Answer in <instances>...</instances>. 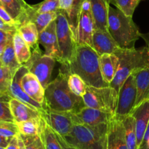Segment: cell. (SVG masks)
I'll list each match as a JSON object with an SVG mask.
<instances>
[{
    "label": "cell",
    "instance_id": "6da1fadb",
    "mask_svg": "<svg viewBox=\"0 0 149 149\" xmlns=\"http://www.w3.org/2000/svg\"><path fill=\"white\" fill-rule=\"evenodd\" d=\"M59 71L67 74H78L86 86H109L102 75L100 56L88 45H77L70 61L67 65H61Z\"/></svg>",
    "mask_w": 149,
    "mask_h": 149
},
{
    "label": "cell",
    "instance_id": "7a4b0ae2",
    "mask_svg": "<svg viewBox=\"0 0 149 149\" xmlns=\"http://www.w3.org/2000/svg\"><path fill=\"white\" fill-rule=\"evenodd\" d=\"M69 74L59 71L58 75L45 88L43 107L61 112L77 113L85 107L83 98L73 94L67 84Z\"/></svg>",
    "mask_w": 149,
    "mask_h": 149
},
{
    "label": "cell",
    "instance_id": "3957f363",
    "mask_svg": "<svg viewBox=\"0 0 149 149\" xmlns=\"http://www.w3.org/2000/svg\"><path fill=\"white\" fill-rule=\"evenodd\" d=\"M118 58V67L113 80L109 86L118 93L124 81L133 72L149 67V48H118L114 53Z\"/></svg>",
    "mask_w": 149,
    "mask_h": 149
},
{
    "label": "cell",
    "instance_id": "277c9868",
    "mask_svg": "<svg viewBox=\"0 0 149 149\" xmlns=\"http://www.w3.org/2000/svg\"><path fill=\"white\" fill-rule=\"evenodd\" d=\"M107 31L121 48H134L142 34L132 17L127 16L120 10L111 6L108 9Z\"/></svg>",
    "mask_w": 149,
    "mask_h": 149
},
{
    "label": "cell",
    "instance_id": "5b68a950",
    "mask_svg": "<svg viewBox=\"0 0 149 149\" xmlns=\"http://www.w3.org/2000/svg\"><path fill=\"white\" fill-rule=\"evenodd\" d=\"M107 124H74L70 134L62 139L76 149H104Z\"/></svg>",
    "mask_w": 149,
    "mask_h": 149
},
{
    "label": "cell",
    "instance_id": "8992f818",
    "mask_svg": "<svg viewBox=\"0 0 149 149\" xmlns=\"http://www.w3.org/2000/svg\"><path fill=\"white\" fill-rule=\"evenodd\" d=\"M83 100L86 107L97 109L115 115L118 92L110 86L94 87L86 86Z\"/></svg>",
    "mask_w": 149,
    "mask_h": 149
},
{
    "label": "cell",
    "instance_id": "52a82bcc",
    "mask_svg": "<svg viewBox=\"0 0 149 149\" xmlns=\"http://www.w3.org/2000/svg\"><path fill=\"white\" fill-rule=\"evenodd\" d=\"M56 30L61 58L60 64L67 65L71 60L77 44L74 40V34L70 25L68 15L67 13L61 10L57 11Z\"/></svg>",
    "mask_w": 149,
    "mask_h": 149
},
{
    "label": "cell",
    "instance_id": "ba28073f",
    "mask_svg": "<svg viewBox=\"0 0 149 149\" xmlns=\"http://www.w3.org/2000/svg\"><path fill=\"white\" fill-rule=\"evenodd\" d=\"M56 60L52 57L42 54L40 47L32 50L31 58L24 65L28 72L37 77L44 88L51 82V78L55 66Z\"/></svg>",
    "mask_w": 149,
    "mask_h": 149
},
{
    "label": "cell",
    "instance_id": "9c48e42d",
    "mask_svg": "<svg viewBox=\"0 0 149 149\" xmlns=\"http://www.w3.org/2000/svg\"><path fill=\"white\" fill-rule=\"evenodd\" d=\"M137 96L135 79L132 74L127 78L118 93V102L115 112L117 118H122L130 115L134 107Z\"/></svg>",
    "mask_w": 149,
    "mask_h": 149
},
{
    "label": "cell",
    "instance_id": "30bf717a",
    "mask_svg": "<svg viewBox=\"0 0 149 149\" xmlns=\"http://www.w3.org/2000/svg\"><path fill=\"white\" fill-rule=\"evenodd\" d=\"M94 29L95 25L91 12L89 0H85L80 13L76 31L74 33V39L77 45H88L91 47L92 34Z\"/></svg>",
    "mask_w": 149,
    "mask_h": 149
},
{
    "label": "cell",
    "instance_id": "8fae6325",
    "mask_svg": "<svg viewBox=\"0 0 149 149\" xmlns=\"http://www.w3.org/2000/svg\"><path fill=\"white\" fill-rule=\"evenodd\" d=\"M41 116L56 134L64 137L70 133L74 125L72 118V113L61 112L43 107Z\"/></svg>",
    "mask_w": 149,
    "mask_h": 149
},
{
    "label": "cell",
    "instance_id": "7c38bea8",
    "mask_svg": "<svg viewBox=\"0 0 149 149\" xmlns=\"http://www.w3.org/2000/svg\"><path fill=\"white\" fill-rule=\"evenodd\" d=\"M115 115L97 109L85 106L77 113H72V118L74 124H88L97 125L108 124Z\"/></svg>",
    "mask_w": 149,
    "mask_h": 149
},
{
    "label": "cell",
    "instance_id": "4fadbf2b",
    "mask_svg": "<svg viewBox=\"0 0 149 149\" xmlns=\"http://www.w3.org/2000/svg\"><path fill=\"white\" fill-rule=\"evenodd\" d=\"M104 149H128L121 120L113 117L107 124Z\"/></svg>",
    "mask_w": 149,
    "mask_h": 149
},
{
    "label": "cell",
    "instance_id": "5bb4252c",
    "mask_svg": "<svg viewBox=\"0 0 149 149\" xmlns=\"http://www.w3.org/2000/svg\"><path fill=\"white\" fill-rule=\"evenodd\" d=\"M39 44L45 49V54L61 63V58L57 40L56 21L49 24L39 34Z\"/></svg>",
    "mask_w": 149,
    "mask_h": 149
},
{
    "label": "cell",
    "instance_id": "9a60e30c",
    "mask_svg": "<svg viewBox=\"0 0 149 149\" xmlns=\"http://www.w3.org/2000/svg\"><path fill=\"white\" fill-rule=\"evenodd\" d=\"M26 72H28V70L25 68L24 66H22V67L18 69V70L16 72L15 75H14L12 84H11V86L10 87L8 94L12 98L16 99L18 101L26 104V105L31 107L32 109H35V110H38L40 111H41L43 109V107H42V104H39L38 102L33 100L31 98H30L26 94L25 91L23 89L22 86H21V78H22L23 75Z\"/></svg>",
    "mask_w": 149,
    "mask_h": 149
},
{
    "label": "cell",
    "instance_id": "2e32d148",
    "mask_svg": "<svg viewBox=\"0 0 149 149\" xmlns=\"http://www.w3.org/2000/svg\"><path fill=\"white\" fill-rule=\"evenodd\" d=\"M91 47L99 56L113 54L119 47L108 31L95 29L92 34Z\"/></svg>",
    "mask_w": 149,
    "mask_h": 149
},
{
    "label": "cell",
    "instance_id": "e0dca14e",
    "mask_svg": "<svg viewBox=\"0 0 149 149\" xmlns=\"http://www.w3.org/2000/svg\"><path fill=\"white\" fill-rule=\"evenodd\" d=\"M135 121L137 148L140 146L149 122V99L135 106L130 113Z\"/></svg>",
    "mask_w": 149,
    "mask_h": 149
},
{
    "label": "cell",
    "instance_id": "ac0fdd59",
    "mask_svg": "<svg viewBox=\"0 0 149 149\" xmlns=\"http://www.w3.org/2000/svg\"><path fill=\"white\" fill-rule=\"evenodd\" d=\"M21 86L26 94L43 107L45 102V88L35 75L26 72L21 81Z\"/></svg>",
    "mask_w": 149,
    "mask_h": 149
},
{
    "label": "cell",
    "instance_id": "d6986e66",
    "mask_svg": "<svg viewBox=\"0 0 149 149\" xmlns=\"http://www.w3.org/2000/svg\"><path fill=\"white\" fill-rule=\"evenodd\" d=\"M0 5L6 10L18 26L24 23L30 8V5L24 0H0Z\"/></svg>",
    "mask_w": 149,
    "mask_h": 149
},
{
    "label": "cell",
    "instance_id": "ffe728a7",
    "mask_svg": "<svg viewBox=\"0 0 149 149\" xmlns=\"http://www.w3.org/2000/svg\"><path fill=\"white\" fill-rule=\"evenodd\" d=\"M10 105L14 122L15 124L41 117V111L32 109L16 99L11 98Z\"/></svg>",
    "mask_w": 149,
    "mask_h": 149
},
{
    "label": "cell",
    "instance_id": "44dd1931",
    "mask_svg": "<svg viewBox=\"0 0 149 149\" xmlns=\"http://www.w3.org/2000/svg\"><path fill=\"white\" fill-rule=\"evenodd\" d=\"M95 29L107 31V16L110 6L108 0H89Z\"/></svg>",
    "mask_w": 149,
    "mask_h": 149
},
{
    "label": "cell",
    "instance_id": "7402d4cb",
    "mask_svg": "<svg viewBox=\"0 0 149 149\" xmlns=\"http://www.w3.org/2000/svg\"><path fill=\"white\" fill-rule=\"evenodd\" d=\"M135 79L137 96L134 107L149 99V67L133 72Z\"/></svg>",
    "mask_w": 149,
    "mask_h": 149
},
{
    "label": "cell",
    "instance_id": "603a6c76",
    "mask_svg": "<svg viewBox=\"0 0 149 149\" xmlns=\"http://www.w3.org/2000/svg\"><path fill=\"white\" fill-rule=\"evenodd\" d=\"M57 18V12L42 13H39L34 10L32 5H30V8L27 12L25 21L24 24L27 22H31L35 24L37 31L40 33L43 31L51 23L56 21Z\"/></svg>",
    "mask_w": 149,
    "mask_h": 149
},
{
    "label": "cell",
    "instance_id": "cb8c5ba5",
    "mask_svg": "<svg viewBox=\"0 0 149 149\" xmlns=\"http://www.w3.org/2000/svg\"><path fill=\"white\" fill-rule=\"evenodd\" d=\"M100 66L103 79L110 85L116 73L118 58L114 54H103L100 56Z\"/></svg>",
    "mask_w": 149,
    "mask_h": 149
},
{
    "label": "cell",
    "instance_id": "d4e9b609",
    "mask_svg": "<svg viewBox=\"0 0 149 149\" xmlns=\"http://www.w3.org/2000/svg\"><path fill=\"white\" fill-rule=\"evenodd\" d=\"M39 135L42 139L45 149H63L61 143L57 138L56 133L47 124L42 116H41L40 132Z\"/></svg>",
    "mask_w": 149,
    "mask_h": 149
},
{
    "label": "cell",
    "instance_id": "484cf974",
    "mask_svg": "<svg viewBox=\"0 0 149 149\" xmlns=\"http://www.w3.org/2000/svg\"><path fill=\"white\" fill-rule=\"evenodd\" d=\"M18 31L31 49L39 46V32L35 24L31 22L21 24L18 26Z\"/></svg>",
    "mask_w": 149,
    "mask_h": 149
},
{
    "label": "cell",
    "instance_id": "4316f807",
    "mask_svg": "<svg viewBox=\"0 0 149 149\" xmlns=\"http://www.w3.org/2000/svg\"><path fill=\"white\" fill-rule=\"evenodd\" d=\"M0 60L2 61V64L8 67L14 75L18 69L22 67V65L18 62L15 55L13 47V37L8 41L3 54L0 56Z\"/></svg>",
    "mask_w": 149,
    "mask_h": 149
},
{
    "label": "cell",
    "instance_id": "83f0119b",
    "mask_svg": "<svg viewBox=\"0 0 149 149\" xmlns=\"http://www.w3.org/2000/svg\"><path fill=\"white\" fill-rule=\"evenodd\" d=\"M13 47L18 62L24 65L31 58V51L18 31L13 35Z\"/></svg>",
    "mask_w": 149,
    "mask_h": 149
},
{
    "label": "cell",
    "instance_id": "f1b7e54d",
    "mask_svg": "<svg viewBox=\"0 0 149 149\" xmlns=\"http://www.w3.org/2000/svg\"><path fill=\"white\" fill-rule=\"evenodd\" d=\"M124 128L126 143L128 149H138L135 130V121L132 116H127L121 118Z\"/></svg>",
    "mask_w": 149,
    "mask_h": 149
},
{
    "label": "cell",
    "instance_id": "f546056e",
    "mask_svg": "<svg viewBox=\"0 0 149 149\" xmlns=\"http://www.w3.org/2000/svg\"><path fill=\"white\" fill-rule=\"evenodd\" d=\"M20 134L26 136L38 135L40 132L41 117L16 124Z\"/></svg>",
    "mask_w": 149,
    "mask_h": 149
},
{
    "label": "cell",
    "instance_id": "4dcf8cb0",
    "mask_svg": "<svg viewBox=\"0 0 149 149\" xmlns=\"http://www.w3.org/2000/svg\"><path fill=\"white\" fill-rule=\"evenodd\" d=\"M11 98L8 93L0 94V121L14 122L10 105Z\"/></svg>",
    "mask_w": 149,
    "mask_h": 149
},
{
    "label": "cell",
    "instance_id": "1f68e13d",
    "mask_svg": "<svg viewBox=\"0 0 149 149\" xmlns=\"http://www.w3.org/2000/svg\"><path fill=\"white\" fill-rule=\"evenodd\" d=\"M67 84L73 94L78 97H83L86 92V84L79 75L76 74H69Z\"/></svg>",
    "mask_w": 149,
    "mask_h": 149
},
{
    "label": "cell",
    "instance_id": "d6a6232c",
    "mask_svg": "<svg viewBox=\"0 0 149 149\" xmlns=\"http://www.w3.org/2000/svg\"><path fill=\"white\" fill-rule=\"evenodd\" d=\"M109 3L116 6L127 16L132 17L140 0H108Z\"/></svg>",
    "mask_w": 149,
    "mask_h": 149
},
{
    "label": "cell",
    "instance_id": "836d02e7",
    "mask_svg": "<svg viewBox=\"0 0 149 149\" xmlns=\"http://www.w3.org/2000/svg\"><path fill=\"white\" fill-rule=\"evenodd\" d=\"M84 1L85 0H73L71 10L68 15L69 22H70V25L74 34L76 31L78 18H79L80 13H81Z\"/></svg>",
    "mask_w": 149,
    "mask_h": 149
},
{
    "label": "cell",
    "instance_id": "e575fe53",
    "mask_svg": "<svg viewBox=\"0 0 149 149\" xmlns=\"http://www.w3.org/2000/svg\"><path fill=\"white\" fill-rule=\"evenodd\" d=\"M14 74L5 66L0 67V94L8 93L12 84Z\"/></svg>",
    "mask_w": 149,
    "mask_h": 149
},
{
    "label": "cell",
    "instance_id": "d590c367",
    "mask_svg": "<svg viewBox=\"0 0 149 149\" xmlns=\"http://www.w3.org/2000/svg\"><path fill=\"white\" fill-rule=\"evenodd\" d=\"M19 134L18 127L14 122L0 121V136L7 139H12Z\"/></svg>",
    "mask_w": 149,
    "mask_h": 149
},
{
    "label": "cell",
    "instance_id": "8d00e7d4",
    "mask_svg": "<svg viewBox=\"0 0 149 149\" xmlns=\"http://www.w3.org/2000/svg\"><path fill=\"white\" fill-rule=\"evenodd\" d=\"M37 13L57 12L59 10V0H43L37 5H32Z\"/></svg>",
    "mask_w": 149,
    "mask_h": 149
},
{
    "label": "cell",
    "instance_id": "74e56055",
    "mask_svg": "<svg viewBox=\"0 0 149 149\" xmlns=\"http://www.w3.org/2000/svg\"><path fill=\"white\" fill-rule=\"evenodd\" d=\"M20 135L24 141L26 149H45L39 134L34 136H26L22 134Z\"/></svg>",
    "mask_w": 149,
    "mask_h": 149
},
{
    "label": "cell",
    "instance_id": "f35d334b",
    "mask_svg": "<svg viewBox=\"0 0 149 149\" xmlns=\"http://www.w3.org/2000/svg\"><path fill=\"white\" fill-rule=\"evenodd\" d=\"M0 18H2L6 24H10V25L17 26L18 27L16 23L13 20V18L10 16L9 14L6 12V10L1 5H0Z\"/></svg>",
    "mask_w": 149,
    "mask_h": 149
},
{
    "label": "cell",
    "instance_id": "ab89813d",
    "mask_svg": "<svg viewBox=\"0 0 149 149\" xmlns=\"http://www.w3.org/2000/svg\"><path fill=\"white\" fill-rule=\"evenodd\" d=\"M72 1L73 0H59V10L67 13L68 15L71 10Z\"/></svg>",
    "mask_w": 149,
    "mask_h": 149
},
{
    "label": "cell",
    "instance_id": "60d3db41",
    "mask_svg": "<svg viewBox=\"0 0 149 149\" xmlns=\"http://www.w3.org/2000/svg\"><path fill=\"white\" fill-rule=\"evenodd\" d=\"M18 27L17 26L10 25V24H6L2 18H0V29L10 31V32H15L18 31Z\"/></svg>",
    "mask_w": 149,
    "mask_h": 149
},
{
    "label": "cell",
    "instance_id": "b9f144b4",
    "mask_svg": "<svg viewBox=\"0 0 149 149\" xmlns=\"http://www.w3.org/2000/svg\"><path fill=\"white\" fill-rule=\"evenodd\" d=\"M138 149H149V122L141 144L139 146Z\"/></svg>",
    "mask_w": 149,
    "mask_h": 149
},
{
    "label": "cell",
    "instance_id": "7bdbcfd3",
    "mask_svg": "<svg viewBox=\"0 0 149 149\" xmlns=\"http://www.w3.org/2000/svg\"><path fill=\"white\" fill-rule=\"evenodd\" d=\"M15 32H10V31H6L0 29V43L8 42L9 40H10L13 37L14 34Z\"/></svg>",
    "mask_w": 149,
    "mask_h": 149
},
{
    "label": "cell",
    "instance_id": "ee69618b",
    "mask_svg": "<svg viewBox=\"0 0 149 149\" xmlns=\"http://www.w3.org/2000/svg\"><path fill=\"white\" fill-rule=\"evenodd\" d=\"M18 135H17L16 137H13L12 139H10L9 143H8V146H6L5 149H19Z\"/></svg>",
    "mask_w": 149,
    "mask_h": 149
},
{
    "label": "cell",
    "instance_id": "f6af8a7d",
    "mask_svg": "<svg viewBox=\"0 0 149 149\" xmlns=\"http://www.w3.org/2000/svg\"><path fill=\"white\" fill-rule=\"evenodd\" d=\"M9 139L5 138V137H2L0 136V146H2V147L6 148V146H8V143L10 142Z\"/></svg>",
    "mask_w": 149,
    "mask_h": 149
},
{
    "label": "cell",
    "instance_id": "bcb514c9",
    "mask_svg": "<svg viewBox=\"0 0 149 149\" xmlns=\"http://www.w3.org/2000/svg\"><path fill=\"white\" fill-rule=\"evenodd\" d=\"M141 37L146 42V45L149 48V31L146 34H141Z\"/></svg>",
    "mask_w": 149,
    "mask_h": 149
},
{
    "label": "cell",
    "instance_id": "7dc6e473",
    "mask_svg": "<svg viewBox=\"0 0 149 149\" xmlns=\"http://www.w3.org/2000/svg\"><path fill=\"white\" fill-rule=\"evenodd\" d=\"M18 146H19V149H26L25 145H24V141H23L22 138H21V135L18 134Z\"/></svg>",
    "mask_w": 149,
    "mask_h": 149
},
{
    "label": "cell",
    "instance_id": "c3c4849f",
    "mask_svg": "<svg viewBox=\"0 0 149 149\" xmlns=\"http://www.w3.org/2000/svg\"><path fill=\"white\" fill-rule=\"evenodd\" d=\"M8 42H3V43H0V56L2 55V54H3L4 51H5V48H6V45L7 44H8Z\"/></svg>",
    "mask_w": 149,
    "mask_h": 149
},
{
    "label": "cell",
    "instance_id": "681fc988",
    "mask_svg": "<svg viewBox=\"0 0 149 149\" xmlns=\"http://www.w3.org/2000/svg\"><path fill=\"white\" fill-rule=\"evenodd\" d=\"M2 66H3V64H2V61H1V60H0V67H2Z\"/></svg>",
    "mask_w": 149,
    "mask_h": 149
},
{
    "label": "cell",
    "instance_id": "f907efd6",
    "mask_svg": "<svg viewBox=\"0 0 149 149\" xmlns=\"http://www.w3.org/2000/svg\"><path fill=\"white\" fill-rule=\"evenodd\" d=\"M0 149H5V148L2 147V146H0Z\"/></svg>",
    "mask_w": 149,
    "mask_h": 149
},
{
    "label": "cell",
    "instance_id": "816d5d0a",
    "mask_svg": "<svg viewBox=\"0 0 149 149\" xmlns=\"http://www.w3.org/2000/svg\"><path fill=\"white\" fill-rule=\"evenodd\" d=\"M141 1H144V0H140V2H141Z\"/></svg>",
    "mask_w": 149,
    "mask_h": 149
}]
</instances>
